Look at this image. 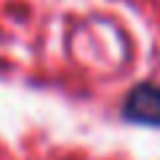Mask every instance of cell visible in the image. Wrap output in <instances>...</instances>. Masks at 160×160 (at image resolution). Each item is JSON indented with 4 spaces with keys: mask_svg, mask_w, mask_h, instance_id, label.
<instances>
[{
    "mask_svg": "<svg viewBox=\"0 0 160 160\" xmlns=\"http://www.w3.org/2000/svg\"><path fill=\"white\" fill-rule=\"evenodd\" d=\"M123 115L128 120H133V123L160 126V86H155V83L136 86L126 99Z\"/></svg>",
    "mask_w": 160,
    "mask_h": 160,
    "instance_id": "1",
    "label": "cell"
}]
</instances>
